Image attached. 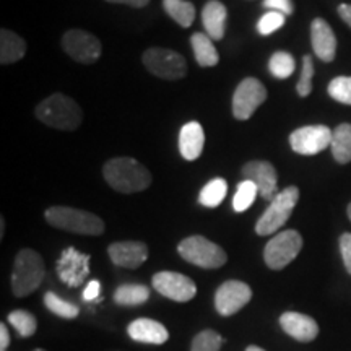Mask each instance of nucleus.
Segmentation results:
<instances>
[{"instance_id": "obj_23", "label": "nucleus", "mask_w": 351, "mask_h": 351, "mask_svg": "<svg viewBox=\"0 0 351 351\" xmlns=\"http://www.w3.org/2000/svg\"><path fill=\"white\" fill-rule=\"evenodd\" d=\"M192 49H194V56L197 64L200 67H215L219 62V56L217 47H215L213 39L208 34L194 33L191 38Z\"/></svg>"}, {"instance_id": "obj_36", "label": "nucleus", "mask_w": 351, "mask_h": 351, "mask_svg": "<svg viewBox=\"0 0 351 351\" xmlns=\"http://www.w3.org/2000/svg\"><path fill=\"white\" fill-rule=\"evenodd\" d=\"M263 7L269 8L270 12H280L283 15H293L295 5L291 0H263Z\"/></svg>"}, {"instance_id": "obj_25", "label": "nucleus", "mask_w": 351, "mask_h": 351, "mask_svg": "<svg viewBox=\"0 0 351 351\" xmlns=\"http://www.w3.org/2000/svg\"><path fill=\"white\" fill-rule=\"evenodd\" d=\"M150 298V289L145 285H121L114 293V302L119 306H140Z\"/></svg>"}, {"instance_id": "obj_11", "label": "nucleus", "mask_w": 351, "mask_h": 351, "mask_svg": "<svg viewBox=\"0 0 351 351\" xmlns=\"http://www.w3.org/2000/svg\"><path fill=\"white\" fill-rule=\"evenodd\" d=\"M333 132L327 125H306L289 135L293 152L300 155H317L332 145Z\"/></svg>"}, {"instance_id": "obj_39", "label": "nucleus", "mask_w": 351, "mask_h": 351, "mask_svg": "<svg viewBox=\"0 0 351 351\" xmlns=\"http://www.w3.org/2000/svg\"><path fill=\"white\" fill-rule=\"evenodd\" d=\"M109 3H122V5H129L134 8H142L145 5H148L150 0H106Z\"/></svg>"}, {"instance_id": "obj_35", "label": "nucleus", "mask_w": 351, "mask_h": 351, "mask_svg": "<svg viewBox=\"0 0 351 351\" xmlns=\"http://www.w3.org/2000/svg\"><path fill=\"white\" fill-rule=\"evenodd\" d=\"M287 15L280 12H267L261 20L257 21V32L262 36H269V34L275 33L276 29H280L285 25Z\"/></svg>"}, {"instance_id": "obj_13", "label": "nucleus", "mask_w": 351, "mask_h": 351, "mask_svg": "<svg viewBox=\"0 0 351 351\" xmlns=\"http://www.w3.org/2000/svg\"><path fill=\"white\" fill-rule=\"evenodd\" d=\"M62 47L80 64H93L101 57V41L83 29H69L62 38Z\"/></svg>"}, {"instance_id": "obj_29", "label": "nucleus", "mask_w": 351, "mask_h": 351, "mask_svg": "<svg viewBox=\"0 0 351 351\" xmlns=\"http://www.w3.org/2000/svg\"><path fill=\"white\" fill-rule=\"evenodd\" d=\"M269 69L270 73L275 78H280V80H285V78L291 77L293 72L296 69V62H295V57L288 52H275L274 56L270 57L269 60Z\"/></svg>"}, {"instance_id": "obj_28", "label": "nucleus", "mask_w": 351, "mask_h": 351, "mask_svg": "<svg viewBox=\"0 0 351 351\" xmlns=\"http://www.w3.org/2000/svg\"><path fill=\"white\" fill-rule=\"evenodd\" d=\"M8 322L12 324V327L15 328V330L19 332V335L23 337V339H28V337H33L34 333H36V317L25 309L12 311V313L8 314Z\"/></svg>"}, {"instance_id": "obj_43", "label": "nucleus", "mask_w": 351, "mask_h": 351, "mask_svg": "<svg viewBox=\"0 0 351 351\" xmlns=\"http://www.w3.org/2000/svg\"><path fill=\"white\" fill-rule=\"evenodd\" d=\"M245 351H265L263 348H261V346H256V345H251L245 348Z\"/></svg>"}, {"instance_id": "obj_33", "label": "nucleus", "mask_w": 351, "mask_h": 351, "mask_svg": "<svg viewBox=\"0 0 351 351\" xmlns=\"http://www.w3.org/2000/svg\"><path fill=\"white\" fill-rule=\"evenodd\" d=\"M328 95L339 103L351 106V77H337L328 83Z\"/></svg>"}, {"instance_id": "obj_34", "label": "nucleus", "mask_w": 351, "mask_h": 351, "mask_svg": "<svg viewBox=\"0 0 351 351\" xmlns=\"http://www.w3.org/2000/svg\"><path fill=\"white\" fill-rule=\"evenodd\" d=\"M313 77H314V64L313 57L304 56L302 57V70L300 82L296 85V91L301 98H306V96L311 95L313 91Z\"/></svg>"}, {"instance_id": "obj_32", "label": "nucleus", "mask_w": 351, "mask_h": 351, "mask_svg": "<svg viewBox=\"0 0 351 351\" xmlns=\"http://www.w3.org/2000/svg\"><path fill=\"white\" fill-rule=\"evenodd\" d=\"M223 345V339L218 332L215 330H202L197 333L192 340L191 351H219Z\"/></svg>"}, {"instance_id": "obj_6", "label": "nucleus", "mask_w": 351, "mask_h": 351, "mask_svg": "<svg viewBox=\"0 0 351 351\" xmlns=\"http://www.w3.org/2000/svg\"><path fill=\"white\" fill-rule=\"evenodd\" d=\"M178 252L184 261L200 269H219L228 262L226 252L204 236H191L182 239L178 245Z\"/></svg>"}, {"instance_id": "obj_12", "label": "nucleus", "mask_w": 351, "mask_h": 351, "mask_svg": "<svg viewBox=\"0 0 351 351\" xmlns=\"http://www.w3.org/2000/svg\"><path fill=\"white\" fill-rule=\"evenodd\" d=\"M252 289L247 283L239 280H228L215 293V307L223 317H230L239 313L243 307L251 301Z\"/></svg>"}, {"instance_id": "obj_45", "label": "nucleus", "mask_w": 351, "mask_h": 351, "mask_svg": "<svg viewBox=\"0 0 351 351\" xmlns=\"http://www.w3.org/2000/svg\"><path fill=\"white\" fill-rule=\"evenodd\" d=\"M33 351H46V350H43V348H36V350H33Z\"/></svg>"}, {"instance_id": "obj_15", "label": "nucleus", "mask_w": 351, "mask_h": 351, "mask_svg": "<svg viewBox=\"0 0 351 351\" xmlns=\"http://www.w3.org/2000/svg\"><path fill=\"white\" fill-rule=\"evenodd\" d=\"M243 176L249 181H252L258 189V195L263 200L271 202L278 194V176L274 165L269 161H249L243 166Z\"/></svg>"}, {"instance_id": "obj_30", "label": "nucleus", "mask_w": 351, "mask_h": 351, "mask_svg": "<svg viewBox=\"0 0 351 351\" xmlns=\"http://www.w3.org/2000/svg\"><path fill=\"white\" fill-rule=\"evenodd\" d=\"M44 306H46L52 314L59 315V317L62 319H75L78 317V314H80L78 306L72 304V302L69 301H64L62 298H59L52 291H47L46 295H44Z\"/></svg>"}, {"instance_id": "obj_20", "label": "nucleus", "mask_w": 351, "mask_h": 351, "mask_svg": "<svg viewBox=\"0 0 351 351\" xmlns=\"http://www.w3.org/2000/svg\"><path fill=\"white\" fill-rule=\"evenodd\" d=\"M205 145V132L199 122L192 121L182 125L179 132V152L184 160L195 161L202 155Z\"/></svg>"}, {"instance_id": "obj_2", "label": "nucleus", "mask_w": 351, "mask_h": 351, "mask_svg": "<svg viewBox=\"0 0 351 351\" xmlns=\"http://www.w3.org/2000/svg\"><path fill=\"white\" fill-rule=\"evenodd\" d=\"M34 112L43 124L59 130H75L83 121L80 106L62 93L51 95L49 98L43 99Z\"/></svg>"}, {"instance_id": "obj_40", "label": "nucleus", "mask_w": 351, "mask_h": 351, "mask_svg": "<svg viewBox=\"0 0 351 351\" xmlns=\"http://www.w3.org/2000/svg\"><path fill=\"white\" fill-rule=\"evenodd\" d=\"M8 345H10V333H8L5 324H0V350L5 351Z\"/></svg>"}, {"instance_id": "obj_18", "label": "nucleus", "mask_w": 351, "mask_h": 351, "mask_svg": "<svg viewBox=\"0 0 351 351\" xmlns=\"http://www.w3.org/2000/svg\"><path fill=\"white\" fill-rule=\"evenodd\" d=\"M311 43L314 54L324 62H332L337 54V38L326 20L315 19L311 25Z\"/></svg>"}, {"instance_id": "obj_7", "label": "nucleus", "mask_w": 351, "mask_h": 351, "mask_svg": "<svg viewBox=\"0 0 351 351\" xmlns=\"http://www.w3.org/2000/svg\"><path fill=\"white\" fill-rule=\"evenodd\" d=\"M302 249V238L295 230L278 232L263 249V261L271 270H282L289 265Z\"/></svg>"}, {"instance_id": "obj_22", "label": "nucleus", "mask_w": 351, "mask_h": 351, "mask_svg": "<svg viewBox=\"0 0 351 351\" xmlns=\"http://www.w3.org/2000/svg\"><path fill=\"white\" fill-rule=\"evenodd\" d=\"M26 54V43L10 29L0 32V64L8 65L20 60Z\"/></svg>"}, {"instance_id": "obj_19", "label": "nucleus", "mask_w": 351, "mask_h": 351, "mask_svg": "<svg viewBox=\"0 0 351 351\" xmlns=\"http://www.w3.org/2000/svg\"><path fill=\"white\" fill-rule=\"evenodd\" d=\"M127 333L132 340L147 345H163L169 339L168 328L153 319L134 320L127 327Z\"/></svg>"}, {"instance_id": "obj_37", "label": "nucleus", "mask_w": 351, "mask_h": 351, "mask_svg": "<svg viewBox=\"0 0 351 351\" xmlns=\"http://www.w3.org/2000/svg\"><path fill=\"white\" fill-rule=\"evenodd\" d=\"M340 244V254L343 258L345 269L351 275V232H343L339 239Z\"/></svg>"}, {"instance_id": "obj_38", "label": "nucleus", "mask_w": 351, "mask_h": 351, "mask_svg": "<svg viewBox=\"0 0 351 351\" xmlns=\"http://www.w3.org/2000/svg\"><path fill=\"white\" fill-rule=\"evenodd\" d=\"M99 291H101V283L98 280H91V282L86 285V288L83 289V300L85 301L98 300Z\"/></svg>"}, {"instance_id": "obj_24", "label": "nucleus", "mask_w": 351, "mask_h": 351, "mask_svg": "<svg viewBox=\"0 0 351 351\" xmlns=\"http://www.w3.org/2000/svg\"><path fill=\"white\" fill-rule=\"evenodd\" d=\"M332 155L340 165L351 161V124H340L333 130Z\"/></svg>"}, {"instance_id": "obj_9", "label": "nucleus", "mask_w": 351, "mask_h": 351, "mask_svg": "<svg viewBox=\"0 0 351 351\" xmlns=\"http://www.w3.org/2000/svg\"><path fill=\"white\" fill-rule=\"evenodd\" d=\"M265 99L267 88L263 83L252 77L244 78L232 96V116L238 121H247Z\"/></svg>"}, {"instance_id": "obj_21", "label": "nucleus", "mask_w": 351, "mask_h": 351, "mask_svg": "<svg viewBox=\"0 0 351 351\" xmlns=\"http://www.w3.org/2000/svg\"><path fill=\"white\" fill-rule=\"evenodd\" d=\"M228 20V10L218 0H210L202 12V23H204L205 33L208 34L213 41H219L225 36Z\"/></svg>"}, {"instance_id": "obj_10", "label": "nucleus", "mask_w": 351, "mask_h": 351, "mask_svg": "<svg viewBox=\"0 0 351 351\" xmlns=\"http://www.w3.org/2000/svg\"><path fill=\"white\" fill-rule=\"evenodd\" d=\"M152 285L161 296L176 302H187L197 295L194 280L178 271H158L153 275Z\"/></svg>"}, {"instance_id": "obj_5", "label": "nucleus", "mask_w": 351, "mask_h": 351, "mask_svg": "<svg viewBox=\"0 0 351 351\" xmlns=\"http://www.w3.org/2000/svg\"><path fill=\"white\" fill-rule=\"evenodd\" d=\"M300 200V189L289 186L280 191L274 200L270 202L269 208L263 212L256 225V232L258 236H270L280 231L285 226Z\"/></svg>"}, {"instance_id": "obj_26", "label": "nucleus", "mask_w": 351, "mask_h": 351, "mask_svg": "<svg viewBox=\"0 0 351 351\" xmlns=\"http://www.w3.org/2000/svg\"><path fill=\"white\" fill-rule=\"evenodd\" d=\"M163 8L171 19H173L178 25H181L182 28H189V26L194 23V3L186 2V0H163Z\"/></svg>"}, {"instance_id": "obj_27", "label": "nucleus", "mask_w": 351, "mask_h": 351, "mask_svg": "<svg viewBox=\"0 0 351 351\" xmlns=\"http://www.w3.org/2000/svg\"><path fill=\"white\" fill-rule=\"evenodd\" d=\"M226 192H228V184L225 179L215 178L200 191L199 202L204 205V207L215 208L225 200Z\"/></svg>"}, {"instance_id": "obj_44", "label": "nucleus", "mask_w": 351, "mask_h": 351, "mask_svg": "<svg viewBox=\"0 0 351 351\" xmlns=\"http://www.w3.org/2000/svg\"><path fill=\"white\" fill-rule=\"evenodd\" d=\"M346 212H348V218H350V221H351V204L348 205V210H346Z\"/></svg>"}, {"instance_id": "obj_41", "label": "nucleus", "mask_w": 351, "mask_h": 351, "mask_svg": "<svg viewBox=\"0 0 351 351\" xmlns=\"http://www.w3.org/2000/svg\"><path fill=\"white\" fill-rule=\"evenodd\" d=\"M339 15L340 19L351 28V5H348V3H341L339 7Z\"/></svg>"}, {"instance_id": "obj_14", "label": "nucleus", "mask_w": 351, "mask_h": 351, "mask_svg": "<svg viewBox=\"0 0 351 351\" xmlns=\"http://www.w3.org/2000/svg\"><path fill=\"white\" fill-rule=\"evenodd\" d=\"M90 254L78 252L75 247L64 249L56 263L57 275L67 287H80L86 276L90 275Z\"/></svg>"}, {"instance_id": "obj_4", "label": "nucleus", "mask_w": 351, "mask_h": 351, "mask_svg": "<svg viewBox=\"0 0 351 351\" xmlns=\"http://www.w3.org/2000/svg\"><path fill=\"white\" fill-rule=\"evenodd\" d=\"M44 218L57 230L83 236H101L104 232V221L98 215L72 207H51Z\"/></svg>"}, {"instance_id": "obj_1", "label": "nucleus", "mask_w": 351, "mask_h": 351, "mask_svg": "<svg viewBox=\"0 0 351 351\" xmlns=\"http://www.w3.org/2000/svg\"><path fill=\"white\" fill-rule=\"evenodd\" d=\"M103 176L114 191L135 194L152 186L150 171L134 158H114L103 168Z\"/></svg>"}, {"instance_id": "obj_31", "label": "nucleus", "mask_w": 351, "mask_h": 351, "mask_svg": "<svg viewBox=\"0 0 351 351\" xmlns=\"http://www.w3.org/2000/svg\"><path fill=\"white\" fill-rule=\"evenodd\" d=\"M258 195V189L256 184L249 179H244L243 182L238 184V191H236L234 199H232V208L234 212H245L256 200V197Z\"/></svg>"}, {"instance_id": "obj_3", "label": "nucleus", "mask_w": 351, "mask_h": 351, "mask_svg": "<svg viewBox=\"0 0 351 351\" xmlns=\"http://www.w3.org/2000/svg\"><path fill=\"white\" fill-rule=\"evenodd\" d=\"M46 269L44 261L33 249H21L16 254L12 271V291L16 298H25L41 287Z\"/></svg>"}, {"instance_id": "obj_42", "label": "nucleus", "mask_w": 351, "mask_h": 351, "mask_svg": "<svg viewBox=\"0 0 351 351\" xmlns=\"http://www.w3.org/2000/svg\"><path fill=\"white\" fill-rule=\"evenodd\" d=\"M3 232H5V219L0 218V238H3Z\"/></svg>"}, {"instance_id": "obj_8", "label": "nucleus", "mask_w": 351, "mask_h": 351, "mask_svg": "<svg viewBox=\"0 0 351 351\" xmlns=\"http://www.w3.org/2000/svg\"><path fill=\"white\" fill-rule=\"evenodd\" d=\"M145 69L163 80H179L187 73V62L179 52L165 47H150L142 57Z\"/></svg>"}, {"instance_id": "obj_17", "label": "nucleus", "mask_w": 351, "mask_h": 351, "mask_svg": "<svg viewBox=\"0 0 351 351\" xmlns=\"http://www.w3.org/2000/svg\"><path fill=\"white\" fill-rule=\"evenodd\" d=\"M280 326L287 335L301 343H311L319 335V324L313 317L301 313H293V311L282 314Z\"/></svg>"}, {"instance_id": "obj_16", "label": "nucleus", "mask_w": 351, "mask_h": 351, "mask_svg": "<svg viewBox=\"0 0 351 351\" xmlns=\"http://www.w3.org/2000/svg\"><path fill=\"white\" fill-rule=\"evenodd\" d=\"M114 265L122 269H138L148 258V247L142 241H119L108 247Z\"/></svg>"}]
</instances>
